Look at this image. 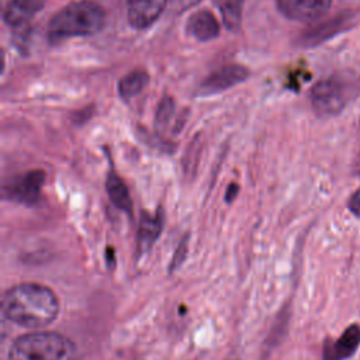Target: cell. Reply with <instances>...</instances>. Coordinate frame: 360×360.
Returning <instances> with one entry per match:
<instances>
[{"instance_id":"obj_1","label":"cell","mask_w":360,"mask_h":360,"mask_svg":"<svg viewBox=\"0 0 360 360\" xmlns=\"http://www.w3.org/2000/svg\"><path fill=\"white\" fill-rule=\"evenodd\" d=\"M1 309L11 322L38 329L58 316L59 302L51 288L37 283H22L4 292Z\"/></svg>"},{"instance_id":"obj_2","label":"cell","mask_w":360,"mask_h":360,"mask_svg":"<svg viewBox=\"0 0 360 360\" xmlns=\"http://www.w3.org/2000/svg\"><path fill=\"white\" fill-rule=\"evenodd\" d=\"M105 22L103 7L91 0L75 1L52 17L48 25V38L58 42L70 37H84L98 32Z\"/></svg>"},{"instance_id":"obj_3","label":"cell","mask_w":360,"mask_h":360,"mask_svg":"<svg viewBox=\"0 0 360 360\" xmlns=\"http://www.w3.org/2000/svg\"><path fill=\"white\" fill-rule=\"evenodd\" d=\"M8 360H79L75 345L52 332H32L17 338Z\"/></svg>"},{"instance_id":"obj_4","label":"cell","mask_w":360,"mask_h":360,"mask_svg":"<svg viewBox=\"0 0 360 360\" xmlns=\"http://www.w3.org/2000/svg\"><path fill=\"white\" fill-rule=\"evenodd\" d=\"M354 82L345 77H328L319 80L311 90V103L321 117L339 114L354 96Z\"/></svg>"},{"instance_id":"obj_5","label":"cell","mask_w":360,"mask_h":360,"mask_svg":"<svg viewBox=\"0 0 360 360\" xmlns=\"http://www.w3.org/2000/svg\"><path fill=\"white\" fill-rule=\"evenodd\" d=\"M332 0H277L278 10L290 20L309 22L321 18Z\"/></svg>"},{"instance_id":"obj_6","label":"cell","mask_w":360,"mask_h":360,"mask_svg":"<svg viewBox=\"0 0 360 360\" xmlns=\"http://www.w3.org/2000/svg\"><path fill=\"white\" fill-rule=\"evenodd\" d=\"M44 180H45L44 172L32 170L11 180V183L6 187V190H8L10 198L18 200L25 204H34L39 198Z\"/></svg>"},{"instance_id":"obj_7","label":"cell","mask_w":360,"mask_h":360,"mask_svg":"<svg viewBox=\"0 0 360 360\" xmlns=\"http://www.w3.org/2000/svg\"><path fill=\"white\" fill-rule=\"evenodd\" d=\"M167 0H128V21L135 28H146L153 24L166 7Z\"/></svg>"},{"instance_id":"obj_8","label":"cell","mask_w":360,"mask_h":360,"mask_svg":"<svg viewBox=\"0 0 360 360\" xmlns=\"http://www.w3.org/2000/svg\"><path fill=\"white\" fill-rule=\"evenodd\" d=\"M249 76V70L239 65H228L205 77L201 83L202 93H217L221 90H226L240 82H243Z\"/></svg>"},{"instance_id":"obj_9","label":"cell","mask_w":360,"mask_h":360,"mask_svg":"<svg viewBox=\"0 0 360 360\" xmlns=\"http://www.w3.org/2000/svg\"><path fill=\"white\" fill-rule=\"evenodd\" d=\"M360 346V326L357 323L349 325L343 333L325 346V357L328 360H347Z\"/></svg>"},{"instance_id":"obj_10","label":"cell","mask_w":360,"mask_h":360,"mask_svg":"<svg viewBox=\"0 0 360 360\" xmlns=\"http://www.w3.org/2000/svg\"><path fill=\"white\" fill-rule=\"evenodd\" d=\"M45 0H10L4 8V22L10 27H22L44 6Z\"/></svg>"},{"instance_id":"obj_11","label":"cell","mask_w":360,"mask_h":360,"mask_svg":"<svg viewBox=\"0 0 360 360\" xmlns=\"http://www.w3.org/2000/svg\"><path fill=\"white\" fill-rule=\"evenodd\" d=\"M187 30L198 41H211L218 37L219 24L208 10H201L188 18Z\"/></svg>"},{"instance_id":"obj_12","label":"cell","mask_w":360,"mask_h":360,"mask_svg":"<svg viewBox=\"0 0 360 360\" xmlns=\"http://www.w3.org/2000/svg\"><path fill=\"white\" fill-rule=\"evenodd\" d=\"M162 229V217L159 214L150 215L142 212L138 232V249L139 252H146L158 239Z\"/></svg>"},{"instance_id":"obj_13","label":"cell","mask_w":360,"mask_h":360,"mask_svg":"<svg viewBox=\"0 0 360 360\" xmlns=\"http://www.w3.org/2000/svg\"><path fill=\"white\" fill-rule=\"evenodd\" d=\"M107 193H108L111 201L120 210H124L127 212L131 211L132 200H131L129 191H128L125 183L122 181V179L115 172H110V174L107 177Z\"/></svg>"},{"instance_id":"obj_14","label":"cell","mask_w":360,"mask_h":360,"mask_svg":"<svg viewBox=\"0 0 360 360\" xmlns=\"http://www.w3.org/2000/svg\"><path fill=\"white\" fill-rule=\"evenodd\" d=\"M148 73L145 70H132L128 75H125L118 84L120 96L124 100H129L135 96H138L143 87L148 84Z\"/></svg>"},{"instance_id":"obj_15","label":"cell","mask_w":360,"mask_h":360,"mask_svg":"<svg viewBox=\"0 0 360 360\" xmlns=\"http://www.w3.org/2000/svg\"><path fill=\"white\" fill-rule=\"evenodd\" d=\"M243 0H218V7L228 30L236 31L242 22Z\"/></svg>"},{"instance_id":"obj_16","label":"cell","mask_w":360,"mask_h":360,"mask_svg":"<svg viewBox=\"0 0 360 360\" xmlns=\"http://www.w3.org/2000/svg\"><path fill=\"white\" fill-rule=\"evenodd\" d=\"M174 112V103L170 97H165L162 98L159 107H158V112H156V128L163 131L169 121L172 120Z\"/></svg>"},{"instance_id":"obj_17","label":"cell","mask_w":360,"mask_h":360,"mask_svg":"<svg viewBox=\"0 0 360 360\" xmlns=\"http://www.w3.org/2000/svg\"><path fill=\"white\" fill-rule=\"evenodd\" d=\"M349 210L352 211L353 215H356L357 218H360V188H357L350 200H349Z\"/></svg>"},{"instance_id":"obj_18","label":"cell","mask_w":360,"mask_h":360,"mask_svg":"<svg viewBox=\"0 0 360 360\" xmlns=\"http://www.w3.org/2000/svg\"><path fill=\"white\" fill-rule=\"evenodd\" d=\"M201 0H176V6H177V8L180 10V11H184V10H187V8H190V7H193V6H195V4H198Z\"/></svg>"},{"instance_id":"obj_19","label":"cell","mask_w":360,"mask_h":360,"mask_svg":"<svg viewBox=\"0 0 360 360\" xmlns=\"http://www.w3.org/2000/svg\"><path fill=\"white\" fill-rule=\"evenodd\" d=\"M236 191H238V187H236L235 184L229 186V188H228V191H226V200L231 201V200L235 197V193H236Z\"/></svg>"}]
</instances>
